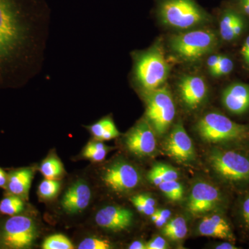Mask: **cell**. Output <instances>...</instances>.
Masks as SVG:
<instances>
[{"mask_svg": "<svg viewBox=\"0 0 249 249\" xmlns=\"http://www.w3.org/2000/svg\"><path fill=\"white\" fill-rule=\"evenodd\" d=\"M48 24L27 0H0V88H16L34 76Z\"/></svg>", "mask_w": 249, "mask_h": 249, "instance_id": "1", "label": "cell"}, {"mask_svg": "<svg viewBox=\"0 0 249 249\" xmlns=\"http://www.w3.org/2000/svg\"><path fill=\"white\" fill-rule=\"evenodd\" d=\"M131 202L141 213L151 216L156 211V201L147 195H137L130 199Z\"/></svg>", "mask_w": 249, "mask_h": 249, "instance_id": "27", "label": "cell"}, {"mask_svg": "<svg viewBox=\"0 0 249 249\" xmlns=\"http://www.w3.org/2000/svg\"><path fill=\"white\" fill-rule=\"evenodd\" d=\"M79 249H109L112 245L109 241L96 237H88L80 242Z\"/></svg>", "mask_w": 249, "mask_h": 249, "instance_id": "31", "label": "cell"}, {"mask_svg": "<svg viewBox=\"0 0 249 249\" xmlns=\"http://www.w3.org/2000/svg\"><path fill=\"white\" fill-rule=\"evenodd\" d=\"M243 18L235 11L228 10L219 22V33L223 40L232 41L239 37L243 31Z\"/></svg>", "mask_w": 249, "mask_h": 249, "instance_id": "19", "label": "cell"}, {"mask_svg": "<svg viewBox=\"0 0 249 249\" xmlns=\"http://www.w3.org/2000/svg\"><path fill=\"white\" fill-rule=\"evenodd\" d=\"M241 226L249 232V192L242 196L238 209Z\"/></svg>", "mask_w": 249, "mask_h": 249, "instance_id": "30", "label": "cell"}, {"mask_svg": "<svg viewBox=\"0 0 249 249\" xmlns=\"http://www.w3.org/2000/svg\"><path fill=\"white\" fill-rule=\"evenodd\" d=\"M233 62L227 56L221 55L220 60L217 67L210 72L213 76L219 77L229 74L233 70Z\"/></svg>", "mask_w": 249, "mask_h": 249, "instance_id": "32", "label": "cell"}, {"mask_svg": "<svg viewBox=\"0 0 249 249\" xmlns=\"http://www.w3.org/2000/svg\"><path fill=\"white\" fill-rule=\"evenodd\" d=\"M147 178V180L152 184L159 186V185L164 181L178 180L179 174L178 170L170 165L157 163L148 172Z\"/></svg>", "mask_w": 249, "mask_h": 249, "instance_id": "21", "label": "cell"}, {"mask_svg": "<svg viewBox=\"0 0 249 249\" xmlns=\"http://www.w3.org/2000/svg\"><path fill=\"white\" fill-rule=\"evenodd\" d=\"M34 176L33 168H22L12 170L8 174L7 183L5 189L9 194L28 200Z\"/></svg>", "mask_w": 249, "mask_h": 249, "instance_id": "18", "label": "cell"}, {"mask_svg": "<svg viewBox=\"0 0 249 249\" xmlns=\"http://www.w3.org/2000/svg\"><path fill=\"white\" fill-rule=\"evenodd\" d=\"M155 130L146 119L139 121L125 136L124 143L131 153L138 157H148L157 149Z\"/></svg>", "mask_w": 249, "mask_h": 249, "instance_id": "11", "label": "cell"}, {"mask_svg": "<svg viewBox=\"0 0 249 249\" xmlns=\"http://www.w3.org/2000/svg\"><path fill=\"white\" fill-rule=\"evenodd\" d=\"M89 129L95 140L98 142L111 140L120 135L114 121L109 117L104 118L91 124Z\"/></svg>", "mask_w": 249, "mask_h": 249, "instance_id": "20", "label": "cell"}, {"mask_svg": "<svg viewBox=\"0 0 249 249\" xmlns=\"http://www.w3.org/2000/svg\"><path fill=\"white\" fill-rule=\"evenodd\" d=\"M129 249H146V243H144L142 241L137 240L132 242L129 246Z\"/></svg>", "mask_w": 249, "mask_h": 249, "instance_id": "39", "label": "cell"}, {"mask_svg": "<svg viewBox=\"0 0 249 249\" xmlns=\"http://www.w3.org/2000/svg\"><path fill=\"white\" fill-rule=\"evenodd\" d=\"M8 174L0 168V188H6L7 183Z\"/></svg>", "mask_w": 249, "mask_h": 249, "instance_id": "37", "label": "cell"}, {"mask_svg": "<svg viewBox=\"0 0 249 249\" xmlns=\"http://www.w3.org/2000/svg\"><path fill=\"white\" fill-rule=\"evenodd\" d=\"M24 199L14 195L6 193L0 201V214L6 216H14L22 214L25 209Z\"/></svg>", "mask_w": 249, "mask_h": 249, "instance_id": "23", "label": "cell"}, {"mask_svg": "<svg viewBox=\"0 0 249 249\" xmlns=\"http://www.w3.org/2000/svg\"><path fill=\"white\" fill-rule=\"evenodd\" d=\"M210 165L224 182L232 187H249V154L240 149H213L209 156Z\"/></svg>", "mask_w": 249, "mask_h": 249, "instance_id": "2", "label": "cell"}, {"mask_svg": "<svg viewBox=\"0 0 249 249\" xmlns=\"http://www.w3.org/2000/svg\"><path fill=\"white\" fill-rule=\"evenodd\" d=\"M168 242L160 236L154 237L146 243V249H168Z\"/></svg>", "mask_w": 249, "mask_h": 249, "instance_id": "33", "label": "cell"}, {"mask_svg": "<svg viewBox=\"0 0 249 249\" xmlns=\"http://www.w3.org/2000/svg\"><path fill=\"white\" fill-rule=\"evenodd\" d=\"M163 149L167 155L179 163H190L196 158L193 142L181 123L174 126L165 139Z\"/></svg>", "mask_w": 249, "mask_h": 249, "instance_id": "12", "label": "cell"}, {"mask_svg": "<svg viewBox=\"0 0 249 249\" xmlns=\"http://www.w3.org/2000/svg\"><path fill=\"white\" fill-rule=\"evenodd\" d=\"M222 203V194L217 187L206 181H197L192 186L187 209L193 215L199 216L215 209Z\"/></svg>", "mask_w": 249, "mask_h": 249, "instance_id": "9", "label": "cell"}, {"mask_svg": "<svg viewBox=\"0 0 249 249\" xmlns=\"http://www.w3.org/2000/svg\"><path fill=\"white\" fill-rule=\"evenodd\" d=\"M239 6L244 14L249 16V0H239Z\"/></svg>", "mask_w": 249, "mask_h": 249, "instance_id": "38", "label": "cell"}, {"mask_svg": "<svg viewBox=\"0 0 249 249\" xmlns=\"http://www.w3.org/2000/svg\"><path fill=\"white\" fill-rule=\"evenodd\" d=\"M241 54H242L244 61L249 66V36L246 39L245 43L242 46Z\"/></svg>", "mask_w": 249, "mask_h": 249, "instance_id": "34", "label": "cell"}, {"mask_svg": "<svg viewBox=\"0 0 249 249\" xmlns=\"http://www.w3.org/2000/svg\"><path fill=\"white\" fill-rule=\"evenodd\" d=\"M40 170L44 178L48 179L58 180L64 173L63 165L56 157L46 159L41 164Z\"/></svg>", "mask_w": 249, "mask_h": 249, "instance_id": "24", "label": "cell"}, {"mask_svg": "<svg viewBox=\"0 0 249 249\" xmlns=\"http://www.w3.org/2000/svg\"><path fill=\"white\" fill-rule=\"evenodd\" d=\"M91 197L89 186L83 181H78L70 187L64 195L61 206L68 213H78L89 206Z\"/></svg>", "mask_w": 249, "mask_h": 249, "instance_id": "17", "label": "cell"}, {"mask_svg": "<svg viewBox=\"0 0 249 249\" xmlns=\"http://www.w3.org/2000/svg\"><path fill=\"white\" fill-rule=\"evenodd\" d=\"M159 14L165 24L179 29L196 27L208 19L193 0H161Z\"/></svg>", "mask_w": 249, "mask_h": 249, "instance_id": "6", "label": "cell"}, {"mask_svg": "<svg viewBox=\"0 0 249 249\" xmlns=\"http://www.w3.org/2000/svg\"><path fill=\"white\" fill-rule=\"evenodd\" d=\"M60 186L61 184L58 180L45 178L38 187L39 196L46 200L53 199L58 195Z\"/></svg>", "mask_w": 249, "mask_h": 249, "instance_id": "28", "label": "cell"}, {"mask_svg": "<svg viewBox=\"0 0 249 249\" xmlns=\"http://www.w3.org/2000/svg\"><path fill=\"white\" fill-rule=\"evenodd\" d=\"M178 91L186 107L194 109L204 101L208 89L206 83L201 77L187 76L180 81Z\"/></svg>", "mask_w": 249, "mask_h": 249, "instance_id": "15", "label": "cell"}, {"mask_svg": "<svg viewBox=\"0 0 249 249\" xmlns=\"http://www.w3.org/2000/svg\"><path fill=\"white\" fill-rule=\"evenodd\" d=\"M169 73V66L160 49L153 48L137 55L134 64V77L143 91L160 88Z\"/></svg>", "mask_w": 249, "mask_h": 249, "instance_id": "4", "label": "cell"}, {"mask_svg": "<svg viewBox=\"0 0 249 249\" xmlns=\"http://www.w3.org/2000/svg\"><path fill=\"white\" fill-rule=\"evenodd\" d=\"M223 105L228 111L240 115L249 110V85L236 83L229 85L223 91Z\"/></svg>", "mask_w": 249, "mask_h": 249, "instance_id": "16", "label": "cell"}, {"mask_svg": "<svg viewBox=\"0 0 249 249\" xmlns=\"http://www.w3.org/2000/svg\"><path fill=\"white\" fill-rule=\"evenodd\" d=\"M201 235L214 237L235 243L236 238L229 220L221 214L206 216L198 226Z\"/></svg>", "mask_w": 249, "mask_h": 249, "instance_id": "14", "label": "cell"}, {"mask_svg": "<svg viewBox=\"0 0 249 249\" xmlns=\"http://www.w3.org/2000/svg\"><path fill=\"white\" fill-rule=\"evenodd\" d=\"M217 42L212 31L196 30L175 36L170 41L173 52L187 60H196L209 53Z\"/></svg>", "mask_w": 249, "mask_h": 249, "instance_id": "8", "label": "cell"}, {"mask_svg": "<svg viewBox=\"0 0 249 249\" xmlns=\"http://www.w3.org/2000/svg\"><path fill=\"white\" fill-rule=\"evenodd\" d=\"M157 214L160 216V217L164 218V219H168L169 220L170 216H171V211L168 209H161V210H156Z\"/></svg>", "mask_w": 249, "mask_h": 249, "instance_id": "40", "label": "cell"}, {"mask_svg": "<svg viewBox=\"0 0 249 249\" xmlns=\"http://www.w3.org/2000/svg\"><path fill=\"white\" fill-rule=\"evenodd\" d=\"M134 214L130 210L119 206H105L99 210L95 217L96 224L103 229L120 232L131 227Z\"/></svg>", "mask_w": 249, "mask_h": 249, "instance_id": "13", "label": "cell"}, {"mask_svg": "<svg viewBox=\"0 0 249 249\" xmlns=\"http://www.w3.org/2000/svg\"><path fill=\"white\" fill-rule=\"evenodd\" d=\"M146 103V120L155 133L162 137L166 133L175 119V106L173 96L166 88L144 91Z\"/></svg>", "mask_w": 249, "mask_h": 249, "instance_id": "7", "label": "cell"}, {"mask_svg": "<svg viewBox=\"0 0 249 249\" xmlns=\"http://www.w3.org/2000/svg\"><path fill=\"white\" fill-rule=\"evenodd\" d=\"M201 139L209 143L240 144L249 139V127L217 112L203 116L196 124Z\"/></svg>", "mask_w": 249, "mask_h": 249, "instance_id": "3", "label": "cell"}, {"mask_svg": "<svg viewBox=\"0 0 249 249\" xmlns=\"http://www.w3.org/2000/svg\"><path fill=\"white\" fill-rule=\"evenodd\" d=\"M188 227L186 220L180 216L169 219L162 229L163 235L174 242L183 240L186 237Z\"/></svg>", "mask_w": 249, "mask_h": 249, "instance_id": "22", "label": "cell"}, {"mask_svg": "<svg viewBox=\"0 0 249 249\" xmlns=\"http://www.w3.org/2000/svg\"><path fill=\"white\" fill-rule=\"evenodd\" d=\"M221 55H213L209 57L207 60V65L210 72L213 71L219 63Z\"/></svg>", "mask_w": 249, "mask_h": 249, "instance_id": "35", "label": "cell"}, {"mask_svg": "<svg viewBox=\"0 0 249 249\" xmlns=\"http://www.w3.org/2000/svg\"><path fill=\"white\" fill-rule=\"evenodd\" d=\"M37 238V226L32 218L20 214L0 222V248H30Z\"/></svg>", "mask_w": 249, "mask_h": 249, "instance_id": "5", "label": "cell"}, {"mask_svg": "<svg viewBox=\"0 0 249 249\" xmlns=\"http://www.w3.org/2000/svg\"><path fill=\"white\" fill-rule=\"evenodd\" d=\"M108 152V147L103 142H90L85 146L83 151L85 158L93 162H101L106 159Z\"/></svg>", "mask_w": 249, "mask_h": 249, "instance_id": "26", "label": "cell"}, {"mask_svg": "<svg viewBox=\"0 0 249 249\" xmlns=\"http://www.w3.org/2000/svg\"><path fill=\"white\" fill-rule=\"evenodd\" d=\"M102 179L112 191L124 193L137 188L142 177L135 167L121 160L108 167L103 174Z\"/></svg>", "mask_w": 249, "mask_h": 249, "instance_id": "10", "label": "cell"}, {"mask_svg": "<svg viewBox=\"0 0 249 249\" xmlns=\"http://www.w3.org/2000/svg\"><path fill=\"white\" fill-rule=\"evenodd\" d=\"M214 248L217 249H240L239 247H236L234 243L232 242H222V243L219 244V245H216Z\"/></svg>", "mask_w": 249, "mask_h": 249, "instance_id": "36", "label": "cell"}, {"mask_svg": "<svg viewBox=\"0 0 249 249\" xmlns=\"http://www.w3.org/2000/svg\"><path fill=\"white\" fill-rule=\"evenodd\" d=\"M74 248L71 241L66 236L55 234L49 236L44 241L42 249H72Z\"/></svg>", "mask_w": 249, "mask_h": 249, "instance_id": "29", "label": "cell"}, {"mask_svg": "<svg viewBox=\"0 0 249 249\" xmlns=\"http://www.w3.org/2000/svg\"><path fill=\"white\" fill-rule=\"evenodd\" d=\"M160 191L165 195L170 201H178L181 200L184 196V188L178 180H170L164 181L159 185Z\"/></svg>", "mask_w": 249, "mask_h": 249, "instance_id": "25", "label": "cell"}]
</instances>
